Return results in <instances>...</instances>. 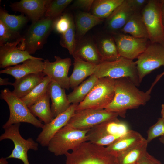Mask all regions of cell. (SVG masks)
<instances>
[{"label":"cell","instance_id":"7402d4cb","mask_svg":"<svg viewBox=\"0 0 164 164\" xmlns=\"http://www.w3.org/2000/svg\"><path fill=\"white\" fill-rule=\"evenodd\" d=\"M73 69L69 77L70 88L73 90L88 77L94 74L97 65L74 58Z\"/></svg>","mask_w":164,"mask_h":164},{"label":"cell","instance_id":"3957f363","mask_svg":"<svg viewBox=\"0 0 164 164\" xmlns=\"http://www.w3.org/2000/svg\"><path fill=\"white\" fill-rule=\"evenodd\" d=\"M94 74L98 79L128 78L137 87L141 83L135 62L122 57L114 61H104L97 65Z\"/></svg>","mask_w":164,"mask_h":164},{"label":"cell","instance_id":"836d02e7","mask_svg":"<svg viewBox=\"0 0 164 164\" xmlns=\"http://www.w3.org/2000/svg\"><path fill=\"white\" fill-rule=\"evenodd\" d=\"M76 28L73 19L70 26L64 34L61 35L60 43L63 47L67 49L69 53L73 56L76 46Z\"/></svg>","mask_w":164,"mask_h":164},{"label":"cell","instance_id":"bcb514c9","mask_svg":"<svg viewBox=\"0 0 164 164\" xmlns=\"http://www.w3.org/2000/svg\"><path fill=\"white\" fill-rule=\"evenodd\" d=\"M161 117L164 118V104L161 106Z\"/></svg>","mask_w":164,"mask_h":164},{"label":"cell","instance_id":"44dd1931","mask_svg":"<svg viewBox=\"0 0 164 164\" xmlns=\"http://www.w3.org/2000/svg\"><path fill=\"white\" fill-rule=\"evenodd\" d=\"M145 139L139 133L130 130L125 135L106 148L110 153L117 157Z\"/></svg>","mask_w":164,"mask_h":164},{"label":"cell","instance_id":"5b68a950","mask_svg":"<svg viewBox=\"0 0 164 164\" xmlns=\"http://www.w3.org/2000/svg\"><path fill=\"white\" fill-rule=\"evenodd\" d=\"M130 130L127 123L117 118L90 129L87 134V141L107 146L125 135Z\"/></svg>","mask_w":164,"mask_h":164},{"label":"cell","instance_id":"f1b7e54d","mask_svg":"<svg viewBox=\"0 0 164 164\" xmlns=\"http://www.w3.org/2000/svg\"><path fill=\"white\" fill-rule=\"evenodd\" d=\"M50 97L47 93L33 104L29 107L30 111L44 124L50 122L54 118L50 106Z\"/></svg>","mask_w":164,"mask_h":164},{"label":"cell","instance_id":"ee69618b","mask_svg":"<svg viewBox=\"0 0 164 164\" xmlns=\"http://www.w3.org/2000/svg\"><path fill=\"white\" fill-rule=\"evenodd\" d=\"M161 14L162 22L164 26V0H163L161 8Z\"/></svg>","mask_w":164,"mask_h":164},{"label":"cell","instance_id":"d6986e66","mask_svg":"<svg viewBox=\"0 0 164 164\" xmlns=\"http://www.w3.org/2000/svg\"><path fill=\"white\" fill-rule=\"evenodd\" d=\"M47 93L51 100V110L54 118L66 110L71 104L65 89L53 80L49 84Z\"/></svg>","mask_w":164,"mask_h":164},{"label":"cell","instance_id":"d6a6232c","mask_svg":"<svg viewBox=\"0 0 164 164\" xmlns=\"http://www.w3.org/2000/svg\"><path fill=\"white\" fill-rule=\"evenodd\" d=\"M0 20L12 30L18 32L27 22V18L24 15H11L2 8L0 10Z\"/></svg>","mask_w":164,"mask_h":164},{"label":"cell","instance_id":"52a82bcc","mask_svg":"<svg viewBox=\"0 0 164 164\" xmlns=\"http://www.w3.org/2000/svg\"><path fill=\"white\" fill-rule=\"evenodd\" d=\"M115 79L99 78L90 92L77 106L76 111L105 109L112 101L115 94Z\"/></svg>","mask_w":164,"mask_h":164},{"label":"cell","instance_id":"ab89813d","mask_svg":"<svg viewBox=\"0 0 164 164\" xmlns=\"http://www.w3.org/2000/svg\"><path fill=\"white\" fill-rule=\"evenodd\" d=\"M128 2L134 12H140L148 2L147 0H127Z\"/></svg>","mask_w":164,"mask_h":164},{"label":"cell","instance_id":"7bdbcfd3","mask_svg":"<svg viewBox=\"0 0 164 164\" xmlns=\"http://www.w3.org/2000/svg\"><path fill=\"white\" fill-rule=\"evenodd\" d=\"M12 83L9 81V79L8 78H0V85H12Z\"/></svg>","mask_w":164,"mask_h":164},{"label":"cell","instance_id":"1f68e13d","mask_svg":"<svg viewBox=\"0 0 164 164\" xmlns=\"http://www.w3.org/2000/svg\"><path fill=\"white\" fill-rule=\"evenodd\" d=\"M51 81L48 76H45L40 83L21 99L28 107L32 105L47 93L48 86Z\"/></svg>","mask_w":164,"mask_h":164},{"label":"cell","instance_id":"83f0119b","mask_svg":"<svg viewBox=\"0 0 164 164\" xmlns=\"http://www.w3.org/2000/svg\"><path fill=\"white\" fill-rule=\"evenodd\" d=\"M98 79L94 74H92L74 88L67 95L70 104H79L83 101L92 90Z\"/></svg>","mask_w":164,"mask_h":164},{"label":"cell","instance_id":"277c9868","mask_svg":"<svg viewBox=\"0 0 164 164\" xmlns=\"http://www.w3.org/2000/svg\"><path fill=\"white\" fill-rule=\"evenodd\" d=\"M89 130H80L66 125L59 131L49 142L48 149L56 156L65 155L87 141Z\"/></svg>","mask_w":164,"mask_h":164},{"label":"cell","instance_id":"8992f818","mask_svg":"<svg viewBox=\"0 0 164 164\" xmlns=\"http://www.w3.org/2000/svg\"><path fill=\"white\" fill-rule=\"evenodd\" d=\"M1 93V98L7 103L10 111L9 118L2 126L3 129L21 122L30 124L36 127L42 128L44 124L32 114L21 98L15 95L8 88L2 90Z\"/></svg>","mask_w":164,"mask_h":164},{"label":"cell","instance_id":"ffe728a7","mask_svg":"<svg viewBox=\"0 0 164 164\" xmlns=\"http://www.w3.org/2000/svg\"><path fill=\"white\" fill-rule=\"evenodd\" d=\"M43 58L37 57L34 59H29L21 64L5 68L1 70L0 73L10 75L17 79L30 74L43 72Z\"/></svg>","mask_w":164,"mask_h":164},{"label":"cell","instance_id":"9a60e30c","mask_svg":"<svg viewBox=\"0 0 164 164\" xmlns=\"http://www.w3.org/2000/svg\"><path fill=\"white\" fill-rule=\"evenodd\" d=\"M23 37L16 41L7 43L0 47V67L5 68L15 66L29 59L37 57L32 56L21 46Z\"/></svg>","mask_w":164,"mask_h":164},{"label":"cell","instance_id":"7dc6e473","mask_svg":"<svg viewBox=\"0 0 164 164\" xmlns=\"http://www.w3.org/2000/svg\"><path fill=\"white\" fill-rule=\"evenodd\" d=\"M159 141L164 145V136L161 137L159 138Z\"/></svg>","mask_w":164,"mask_h":164},{"label":"cell","instance_id":"b9f144b4","mask_svg":"<svg viewBox=\"0 0 164 164\" xmlns=\"http://www.w3.org/2000/svg\"><path fill=\"white\" fill-rule=\"evenodd\" d=\"M164 75V71H163L161 73L158 75L156 77L154 81L152 84L149 89L148 90V91L150 93H151V91L155 85L158 82V81L160 80L161 77Z\"/></svg>","mask_w":164,"mask_h":164},{"label":"cell","instance_id":"5bb4252c","mask_svg":"<svg viewBox=\"0 0 164 164\" xmlns=\"http://www.w3.org/2000/svg\"><path fill=\"white\" fill-rule=\"evenodd\" d=\"M55 60L50 62L44 60L43 72L63 88L68 90L70 88L69 77L68 74L71 65V59L70 58H62L55 56Z\"/></svg>","mask_w":164,"mask_h":164},{"label":"cell","instance_id":"60d3db41","mask_svg":"<svg viewBox=\"0 0 164 164\" xmlns=\"http://www.w3.org/2000/svg\"><path fill=\"white\" fill-rule=\"evenodd\" d=\"M137 164H162L161 162L147 151L137 162Z\"/></svg>","mask_w":164,"mask_h":164},{"label":"cell","instance_id":"74e56055","mask_svg":"<svg viewBox=\"0 0 164 164\" xmlns=\"http://www.w3.org/2000/svg\"><path fill=\"white\" fill-rule=\"evenodd\" d=\"M164 136V118L158 119L157 122L151 126L147 132L146 140L148 143L159 137Z\"/></svg>","mask_w":164,"mask_h":164},{"label":"cell","instance_id":"e0dca14e","mask_svg":"<svg viewBox=\"0 0 164 164\" xmlns=\"http://www.w3.org/2000/svg\"><path fill=\"white\" fill-rule=\"evenodd\" d=\"M51 0H21L12 3L10 7L14 11L25 14L32 22L43 18Z\"/></svg>","mask_w":164,"mask_h":164},{"label":"cell","instance_id":"d590c367","mask_svg":"<svg viewBox=\"0 0 164 164\" xmlns=\"http://www.w3.org/2000/svg\"><path fill=\"white\" fill-rule=\"evenodd\" d=\"M21 37L18 32L12 30L0 20V46L16 41Z\"/></svg>","mask_w":164,"mask_h":164},{"label":"cell","instance_id":"2e32d148","mask_svg":"<svg viewBox=\"0 0 164 164\" xmlns=\"http://www.w3.org/2000/svg\"><path fill=\"white\" fill-rule=\"evenodd\" d=\"M78 104H71L66 110L54 118L50 122L44 124L36 141L42 146H47L55 135L67 124Z\"/></svg>","mask_w":164,"mask_h":164},{"label":"cell","instance_id":"f35d334b","mask_svg":"<svg viewBox=\"0 0 164 164\" xmlns=\"http://www.w3.org/2000/svg\"><path fill=\"white\" fill-rule=\"evenodd\" d=\"M94 0H77L73 3L74 7L88 12L91 11Z\"/></svg>","mask_w":164,"mask_h":164},{"label":"cell","instance_id":"6da1fadb","mask_svg":"<svg viewBox=\"0 0 164 164\" xmlns=\"http://www.w3.org/2000/svg\"><path fill=\"white\" fill-rule=\"evenodd\" d=\"M114 98L105 109L124 117L128 109L145 105L151 98L150 93L139 90L128 78L115 79Z\"/></svg>","mask_w":164,"mask_h":164},{"label":"cell","instance_id":"9c48e42d","mask_svg":"<svg viewBox=\"0 0 164 164\" xmlns=\"http://www.w3.org/2000/svg\"><path fill=\"white\" fill-rule=\"evenodd\" d=\"M55 19L43 17L32 22L21 42L22 49L31 55L42 49L51 31Z\"/></svg>","mask_w":164,"mask_h":164},{"label":"cell","instance_id":"f546056e","mask_svg":"<svg viewBox=\"0 0 164 164\" xmlns=\"http://www.w3.org/2000/svg\"><path fill=\"white\" fill-rule=\"evenodd\" d=\"M124 0H94L91 13L102 19H107Z\"/></svg>","mask_w":164,"mask_h":164},{"label":"cell","instance_id":"8d00e7d4","mask_svg":"<svg viewBox=\"0 0 164 164\" xmlns=\"http://www.w3.org/2000/svg\"><path fill=\"white\" fill-rule=\"evenodd\" d=\"M73 18L69 14L62 15L56 19L53 25V29L61 35L64 33L70 26Z\"/></svg>","mask_w":164,"mask_h":164},{"label":"cell","instance_id":"c3c4849f","mask_svg":"<svg viewBox=\"0 0 164 164\" xmlns=\"http://www.w3.org/2000/svg\"><path fill=\"white\" fill-rule=\"evenodd\" d=\"M137 164V163H136V164Z\"/></svg>","mask_w":164,"mask_h":164},{"label":"cell","instance_id":"484cf974","mask_svg":"<svg viewBox=\"0 0 164 164\" xmlns=\"http://www.w3.org/2000/svg\"><path fill=\"white\" fill-rule=\"evenodd\" d=\"M134 37L149 39V35L141 13L135 12L121 30Z\"/></svg>","mask_w":164,"mask_h":164},{"label":"cell","instance_id":"603a6c76","mask_svg":"<svg viewBox=\"0 0 164 164\" xmlns=\"http://www.w3.org/2000/svg\"><path fill=\"white\" fill-rule=\"evenodd\" d=\"M73 56L97 65L104 61L96 43L90 39L81 42L76 47Z\"/></svg>","mask_w":164,"mask_h":164},{"label":"cell","instance_id":"4dcf8cb0","mask_svg":"<svg viewBox=\"0 0 164 164\" xmlns=\"http://www.w3.org/2000/svg\"><path fill=\"white\" fill-rule=\"evenodd\" d=\"M148 143L144 140L117 157L119 164H135L147 152Z\"/></svg>","mask_w":164,"mask_h":164},{"label":"cell","instance_id":"d4e9b609","mask_svg":"<svg viewBox=\"0 0 164 164\" xmlns=\"http://www.w3.org/2000/svg\"><path fill=\"white\" fill-rule=\"evenodd\" d=\"M103 19L91 13L79 12L75 16L76 38L80 40L85 34L94 26L101 23Z\"/></svg>","mask_w":164,"mask_h":164},{"label":"cell","instance_id":"7a4b0ae2","mask_svg":"<svg viewBox=\"0 0 164 164\" xmlns=\"http://www.w3.org/2000/svg\"><path fill=\"white\" fill-rule=\"evenodd\" d=\"M65 155L66 164H119L117 157L106 147L88 141Z\"/></svg>","mask_w":164,"mask_h":164},{"label":"cell","instance_id":"ac0fdd59","mask_svg":"<svg viewBox=\"0 0 164 164\" xmlns=\"http://www.w3.org/2000/svg\"><path fill=\"white\" fill-rule=\"evenodd\" d=\"M127 0L123 2L106 19L107 29L113 34L121 29L134 13Z\"/></svg>","mask_w":164,"mask_h":164},{"label":"cell","instance_id":"4fadbf2b","mask_svg":"<svg viewBox=\"0 0 164 164\" xmlns=\"http://www.w3.org/2000/svg\"><path fill=\"white\" fill-rule=\"evenodd\" d=\"M121 57L133 60L145 50L148 39L134 37L128 34L117 33L112 36Z\"/></svg>","mask_w":164,"mask_h":164},{"label":"cell","instance_id":"7c38bea8","mask_svg":"<svg viewBox=\"0 0 164 164\" xmlns=\"http://www.w3.org/2000/svg\"><path fill=\"white\" fill-rule=\"evenodd\" d=\"M140 82L152 71L164 66V45L150 42L135 61Z\"/></svg>","mask_w":164,"mask_h":164},{"label":"cell","instance_id":"ba28073f","mask_svg":"<svg viewBox=\"0 0 164 164\" xmlns=\"http://www.w3.org/2000/svg\"><path fill=\"white\" fill-rule=\"evenodd\" d=\"M163 0H149L141 11L150 43L164 45V26L161 8Z\"/></svg>","mask_w":164,"mask_h":164},{"label":"cell","instance_id":"f6af8a7d","mask_svg":"<svg viewBox=\"0 0 164 164\" xmlns=\"http://www.w3.org/2000/svg\"><path fill=\"white\" fill-rule=\"evenodd\" d=\"M8 162L6 158L2 157L0 159V164H8Z\"/></svg>","mask_w":164,"mask_h":164},{"label":"cell","instance_id":"8fae6325","mask_svg":"<svg viewBox=\"0 0 164 164\" xmlns=\"http://www.w3.org/2000/svg\"><path fill=\"white\" fill-rule=\"evenodd\" d=\"M20 123L11 125L5 128L4 132L0 136V140L9 139L14 144V148L7 159L14 158L22 161L24 164H29L27 155L29 149L37 151L38 149V144L32 138L26 139L23 138L19 131Z\"/></svg>","mask_w":164,"mask_h":164},{"label":"cell","instance_id":"e575fe53","mask_svg":"<svg viewBox=\"0 0 164 164\" xmlns=\"http://www.w3.org/2000/svg\"><path fill=\"white\" fill-rule=\"evenodd\" d=\"M72 0H51L47 8L45 17L56 19L62 14L63 12Z\"/></svg>","mask_w":164,"mask_h":164},{"label":"cell","instance_id":"30bf717a","mask_svg":"<svg viewBox=\"0 0 164 164\" xmlns=\"http://www.w3.org/2000/svg\"><path fill=\"white\" fill-rule=\"evenodd\" d=\"M118 114L105 109H86L76 111L67 125L73 128L89 130L103 123L118 118Z\"/></svg>","mask_w":164,"mask_h":164},{"label":"cell","instance_id":"4316f807","mask_svg":"<svg viewBox=\"0 0 164 164\" xmlns=\"http://www.w3.org/2000/svg\"><path fill=\"white\" fill-rule=\"evenodd\" d=\"M104 61H112L120 56L113 36L105 35L100 37L96 43Z\"/></svg>","mask_w":164,"mask_h":164},{"label":"cell","instance_id":"cb8c5ba5","mask_svg":"<svg viewBox=\"0 0 164 164\" xmlns=\"http://www.w3.org/2000/svg\"><path fill=\"white\" fill-rule=\"evenodd\" d=\"M45 76L41 72L30 74L15 79L12 84L14 88L12 93L20 98L24 97L40 83Z\"/></svg>","mask_w":164,"mask_h":164}]
</instances>
